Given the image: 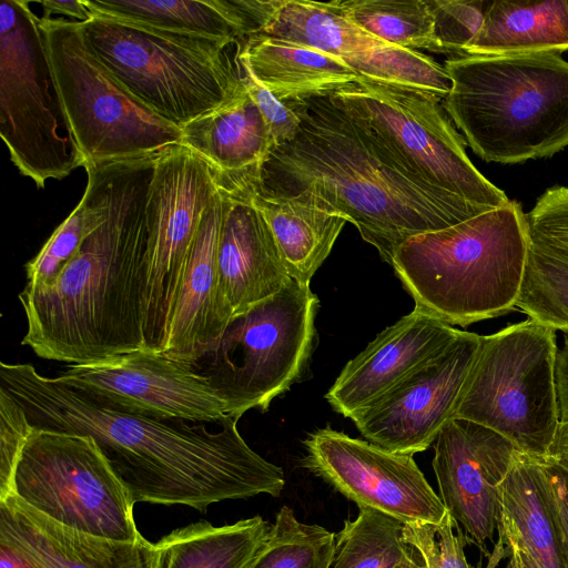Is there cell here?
Wrapping results in <instances>:
<instances>
[{
    "instance_id": "1",
    "label": "cell",
    "mask_w": 568,
    "mask_h": 568,
    "mask_svg": "<svg viewBox=\"0 0 568 568\" xmlns=\"http://www.w3.org/2000/svg\"><path fill=\"white\" fill-rule=\"evenodd\" d=\"M0 388L34 428L93 437L134 504L205 511L227 499L277 497L284 488L282 468L241 436L239 415L187 424L122 413L40 374L30 363L1 362Z\"/></svg>"
},
{
    "instance_id": "2",
    "label": "cell",
    "mask_w": 568,
    "mask_h": 568,
    "mask_svg": "<svg viewBox=\"0 0 568 568\" xmlns=\"http://www.w3.org/2000/svg\"><path fill=\"white\" fill-rule=\"evenodd\" d=\"M285 103L301 124L272 150L255 193L313 200L353 223L388 264L408 239L491 210L406 172L332 94Z\"/></svg>"
},
{
    "instance_id": "3",
    "label": "cell",
    "mask_w": 568,
    "mask_h": 568,
    "mask_svg": "<svg viewBox=\"0 0 568 568\" xmlns=\"http://www.w3.org/2000/svg\"><path fill=\"white\" fill-rule=\"evenodd\" d=\"M161 151L104 164L105 221L51 285L19 294L27 320L21 345L37 356L80 364L144 351L146 204Z\"/></svg>"
},
{
    "instance_id": "4",
    "label": "cell",
    "mask_w": 568,
    "mask_h": 568,
    "mask_svg": "<svg viewBox=\"0 0 568 568\" xmlns=\"http://www.w3.org/2000/svg\"><path fill=\"white\" fill-rule=\"evenodd\" d=\"M528 248L526 213L510 200L408 239L396 250L392 266L416 308L466 327L516 308Z\"/></svg>"
},
{
    "instance_id": "5",
    "label": "cell",
    "mask_w": 568,
    "mask_h": 568,
    "mask_svg": "<svg viewBox=\"0 0 568 568\" xmlns=\"http://www.w3.org/2000/svg\"><path fill=\"white\" fill-rule=\"evenodd\" d=\"M443 108L486 162L516 164L568 146V61L559 53L445 61Z\"/></svg>"
},
{
    "instance_id": "6",
    "label": "cell",
    "mask_w": 568,
    "mask_h": 568,
    "mask_svg": "<svg viewBox=\"0 0 568 568\" xmlns=\"http://www.w3.org/2000/svg\"><path fill=\"white\" fill-rule=\"evenodd\" d=\"M87 45L138 100L182 129L245 93L244 39L170 32L92 16L80 22Z\"/></svg>"
},
{
    "instance_id": "7",
    "label": "cell",
    "mask_w": 568,
    "mask_h": 568,
    "mask_svg": "<svg viewBox=\"0 0 568 568\" xmlns=\"http://www.w3.org/2000/svg\"><path fill=\"white\" fill-rule=\"evenodd\" d=\"M556 329L532 318L481 335L454 418L507 438L546 459L560 425Z\"/></svg>"
},
{
    "instance_id": "8",
    "label": "cell",
    "mask_w": 568,
    "mask_h": 568,
    "mask_svg": "<svg viewBox=\"0 0 568 568\" xmlns=\"http://www.w3.org/2000/svg\"><path fill=\"white\" fill-rule=\"evenodd\" d=\"M0 4V134L19 172L42 189L84 165L57 85L40 18Z\"/></svg>"
},
{
    "instance_id": "9",
    "label": "cell",
    "mask_w": 568,
    "mask_h": 568,
    "mask_svg": "<svg viewBox=\"0 0 568 568\" xmlns=\"http://www.w3.org/2000/svg\"><path fill=\"white\" fill-rule=\"evenodd\" d=\"M40 28L83 168L181 143V129L131 94L91 51L79 21L40 19Z\"/></svg>"
},
{
    "instance_id": "10",
    "label": "cell",
    "mask_w": 568,
    "mask_h": 568,
    "mask_svg": "<svg viewBox=\"0 0 568 568\" xmlns=\"http://www.w3.org/2000/svg\"><path fill=\"white\" fill-rule=\"evenodd\" d=\"M317 296L292 280L281 292L234 317L199 363L226 404V414L265 412L297 381L310 359Z\"/></svg>"
},
{
    "instance_id": "11",
    "label": "cell",
    "mask_w": 568,
    "mask_h": 568,
    "mask_svg": "<svg viewBox=\"0 0 568 568\" xmlns=\"http://www.w3.org/2000/svg\"><path fill=\"white\" fill-rule=\"evenodd\" d=\"M332 97L412 175L477 205L495 209L510 201L471 163L440 98L363 79Z\"/></svg>"
},
{
    "instance_id": "12",
    "label": "cell",
    "mask_w": 568,
    "mask_h": 568,
    "mask_svg": "<svg viewBox=\"0 0 568 568\" xmlns=\"http://www.w3.org/2000/svg\"><path fill=\"white\" fill-rule=\"evenodd\" d=\"M10 495L79 531L125 541L143 537L128 489L89 435L32 426Z\"/></svg>"
},
{
    "instance_id": "13",
    "label": "cell",
    "mask_w": 568,
    "mask_h": 568,
    "mask_svg": "<svg viewBox=\"0 0 568 568\" xmlns=\"http://www.w3.org/2000/svg\"><path fill=\"white\" fill-rule=\"evenodd\" d=\"M217 192L214 171L187 146L175 143L160 152L146 204L144 351H164L187 257Z\"/></svg>"
},
{
    "instance_id": "14",
    "label": "cell",
    "mask_w": 568,
    "mask_h": 568,
    "mask_svg": "<svg viewBox=\"0 0 568 568\" xmlns=\"http://www.w3.org/2000/svg\"><path fill=\"white\" fill-rule=\"evenodd\" d=\"M261 7L256 34L321 50L365 81L416 89L442 100L450 90L444 65L368 33L339 11L336 0H262Z\"/></svg>"
},
{
    "instance_id": "15",
    "label": "cell",
    "mask_w": 568,
    "mask_h": 568,
    "mask_svg": "<svg viewBox=\"0 0 568 568\" xmlns=\"http://www.w3.org/2000/svg\"><path fill=\"white\" fill-rule=\"evenodd\" d=\"M64 368L53 376L57 382L122 413L196 423L226 415L224 399L204 374L163 353L141 349Z\"/></svg>"
},
{
    "instance_id": "16",
    "label": "cell",
    "mask_w": 568,
    "mask_h": 568,
    "mask_svg": "<svg viewBox=\"0 0 568 568\" xmlns=\"http://www.w3.org/2000/svg\"><path fill=\"white\" fill-rule=\"evenodd\" d=\"M481 335L460 331L383 395L355 414L363 437L395 454L414 455L435 443L454 418Z\"/></svg>"
},
{
    "instance_id": "17",
    "label": "cell",
    "mask_w": 568,
    "mask_h": 568,
    "mask_svg": "<svg viewBox=\"0 0 568 568\" xmlns=\"http://www.w3.org/2000/svg\"><path fill=\"white\" fill-rule=\"evenodd\" d=\"M304 445V466L359 508L405 525L439 524L447 514L412 455L385 450L329 426L311 433Z\"/></svg>"
},
{
    "instance_id": "18",
    "label": "cell",
    "mask_w": 568,
    "mask_h": 568,
    "mask_svg": "<svg viewBox=\"0 0 568 568\" xmlns=\"http://www.w3.org/2000/svg\"><path fill=\"white\" fill-rule=\"evenodd\" d=\"M434 452L439 498L468 542L486 557L501 517L500 486L519 450L485 426L453 418L438 434Z\"/></svg>"
},
{
    "instance_id": "19",
    "label": "cell",
    "mask_w": 568,
    "mask_h": 568,
    "mask_svg": "<svg viewBox=\"0 0 568 568\" xmlns=\"http://www.w3.org/2000/svg\"><path fill=\"white\" fill-rule=\"evenodd\" d=\"M459 332L414 307L344 366L326 393V400L336 413L352 418Z\"/></svg>"
},
{
    "instance_id": "20",
    "label": "cell",
    "mask_w": 568,
    "mask_h": 568,
    "mask_svg": "<svg viewBox=\"0 0 568 568\" xmlns=\"http://www.w3.org/2000/svg\"><path fill=\"white\" fill-rule=\"evenodd\" d=\"M0 540L38 568H159V550L144 537L114 540L67 527L13 495L0 500Z\"/></svg>"
},
{
    "instance_id": "21",
    "label": "cell",
    "mask_w": 568,
    "mask_h": 568,
    "mask_svg": "<svg viewBox=\"0 0 568 568\" xmlns=\"http://www.w3.org/2000/svg\"><path fill=\"white\" fill-rule=\"evenodd\" d=\"M224 197L219 189L206 209L187 257L163 354L195 367L232 321L219 286L217 250Z\"/></svg>"
},
{
    "instance_id": "22",
    "label": "cell",
    "mask_w": 568,
    "mask_h": 568,
    "mask_svg": "<svg viewBox=\"0 0 568 568\" xmlns=\"http://www.w3.org/2000/svg\"><path fill=\"white\" fill-rule=\"evenodd\" d=\"M221 192L224 215L217 250L219 286L233 320L281 292L292 278L252 195Z\"/></svg>"
},
{
    "instance_id": "23",
    "label": "cell",
    "mask_w": 568,
    "mask_h": 568,
    "mask_svg": "<svg viewBox=\"0 0 568 568\" xmlns=\"http://www.w3.org/2000/svg\"><path fill=\"white\" fill-rule=\"evenodd\" d=\"M181 143L214 171L219 189L254 194L275 143L255 102L245 93L182 129Z\"/></svg>"
},
{
    "instance_id": "24",
    "label": "cell",
    "mask_w": 568,
    "mask_h": 568,
    "mask_svg": "<svg viewBox=\"0 0 568 568\" xmlns=\"http://www.w3.org/2000/svg\"><path fill=\"white\" fill-rule=\"evenodd\" d=\"M240 55L282 102L332 94L362 80L336 57L263 34L245 38Z\"/></svg>"
},
{
    "instance_id": "25",
    "label": "cell",
    "mask_w": 568,
    "mask_h": 568,
    "mask_svg": "<svg viewBox=\"0 0 568 568\" xmlns=\"http://www.w3.org/2000/svg\"><path fill=\"white\" fill-rule=\"evenodd\" d=\"M568 50V0L490 1L464 55H526Z\"/></svg>"
},
{
    "instance_id": "26",
    "label": "cell",
    "mask_w": 568,
    "mask_h": 568,
    "mask_svg": "<svg viewBox=\"0 0 568 568\" xmlns=\"http://www.w3.org/2000/svg\"><path fill=\"white\" fill-rule=\"evenodd\" d=\"M252 202L267 222L290 277L310 284L331 253L346 219L302 195L254 193Z\"/></svg>"
},
{
    "instance_id": "27",
    "label": "cell",
    "mask_w": 568,
    "mask_h": 568,
    "mask_svg": "<svg viewBox=\"0 0 568 568\" xmlns=\"http://www.w3.org/2000/svg\"><path fill=\"white\" fill-rule=\"evenodd\" d=\"M270 529L261 516L223 526L199 520L179 527L155 542L159 568H246Z\"/></svg>"
},
{
    "instance_id": "28",
    "label": "cell",
    "mask_w": 568,
    "mask_h": 568,
    "mask_svg": "<svg viewBox=\"0 0 568 568\" xmlns=\"http://www.w3.org/2000/svg\"><path fill=\"white\" fill-rule=\"evenodd\" d=\"M92 16L214 39H244L215 0H82Z\"/></svg>"
},
{
    "instance_id": "29",
    "label": "cell",
    "mask_w": 568,
    "mask_h": 568,
    "mask_svg": "<svg viewBox=\"0 0 568 568\" xmlns=\"http://www.w3.org/2000/svg\"><path fill=\"white\" fill-rule=\"evenodd\" d=\"M87 186L70 215L53 231L39 253L26 264L28 287L51 285L78 253L83 242L106 219L108 192L105 165L85 166Z\"/></svg>"
},
{
    "instance_id": "30",
    "label": "cell",
    "mask_w": 568,
    "mask_h": 568,
    "mask_svg": "<svg viewBox=\"0 0 568 568\" xmlns=\"http://www.w3.org/2000/svg\"><path fill=\"white\" fill-rule=\"evenodd\" d=\"M516 308L568 332V246L529 231V248Z\"/></svg>"
},
{
    "instance_id": "31",
    "label": "cell",
    "mask_w": 568,
    "mask_h": 568,
    "mask_svg": "<svg viewBox=\"0 0 568 568\" xmlns=\"http://www.w3.org/2000/svg\"><path fill=\"white\" fill-rule=\"evenodd\" d=\"M355 24L390 44L445 54L428 0H336Z\"/></svg>"
},
{
    "instance_id": "32",
    "label": "cell",
    "mask_w": 568,
    "mask_h": 568,
    "mask_svg": "<svg viewBox=\"0 0 568 568\" xmlns=\"http://www.w3.org/2000/svg\"><path fill=\"white\" fill-rule=\"evenodd\" d=\"M405 524L372 508H359L335 535L331 568H392L416 555L404 540Z\"/></svg>"
},
{
    "instance_id": "33",
    "label": "cell",
    "mask_w": 568,
    "mask_h": 568,
    "mask_svg": "<svg viewBox=\"0 0 568 568\" xmlns=\"http://www.w3.org/2000/svg\"><path fill=\"white\" fill-rule=\"evenodd\" d=\"M334 549V532L300 521L283 506L246 568H331Z\"/></svg>"
},
{
    "instance_id": "34",
    "label": "cell",
    "mask_w": 568,
    "mask_h": 568,
    "mask_svg": "<svg viewBox=\"0 0 568 568\" xmlns=\"http://www.w3.org/2000/svg\"><path fill=\"white\" fill-rule=\"evenodd\" d=\"M447 513L439 524L415 523L405 525L404 540L415 548L425 568H483L475 567L465 554L468 544L462 528Z\"/></svg>"
},
{
    "instance_id": "35",
    "label": "cell",
    "mask_w": 568,
    "mask_h": 568,
    "mask_svg": "<svg viewBox=\"0 0 568 568\" xmlns=\"http://www.w3.org/2000/svg\"><path fill=\"white\" fill-rule=\"evenodd\" d=\"M436 36L445 54L464 55V49L480 29L490 1L428 0Z\"/></svg>"
},
{
    "instance_id": "36",
    "label": "cell",
    "mask_w": 568,
    "mask_h": 568,
    "mask_svg": "<svg viewBox=\"0 0 568 568\" xmlns=\"http://www.w3.org/2000/svg\"><path fill=\"white\" fill-rule=\"evenodd\" d=\"M31 430L23 408L0 388V500L11 494L16 467Z\"/></svg>"
},
{
    "instance_id": "37",
    "label": "cell",
    "mask_w": 568,
    "mask_h": 568,
    "mask_svg": "<svg viewBox=\"0 0 568 568\" xmlns=\"http://www.w3.org/2000/svg\"><path fill=\"white\" fill-rule=\"evenodd\" d=\"M534 476L539 497L568 558V470L548 458L534 457Z\"/></svg>"
},
{
    "instance_id": "38",
    "label": "cell",
    "mask_w": 568,
    "mask_h": 568,
    "mask_svg": "<svg viewBox=\"0 0 568 568\" xmlns=\"http://www.w3.org/2000/svg\"><path fill=\"white\" fill-rule=\"evenodd\" d=\"M239 59L242 67L244 88L263 114L275 146L291 141L300 128V116L288 104L280 101L257 80L241 55Z\"/></svg>"
},
{
    "instance_id": "39",
    "label": "cell",
    "mask_w": 568,
    "mask_h": 568,
    "mask_svg": "<svg viewBox=\"0 0 568 568\" xmlns=\"http://www.w3.org/2000/svg\"><path fill=\"white\" fill-rule=\"evenodd\" d=\"M526 219L530 232L568 246V187L546 190Z\"/></svg>"
},
{
    "instance_id": "40",
    "label": "cell",
    "mask_w": 568,
    "mask_h": 568,
    "mask_svg": "<svg viewBox=\"0 0 568 568\" xmlns=\"http://www.w3.org/2000/svg\"><path fill=\"white\" fill-rule=\"evenodd\" d=\"M39 3L43 9L41 20H49L52 14L67 16L79 22H84L92 18L91 11L83 4L82 0H44Z\"/></svg>"
},
{
    "instance_id": "41",
    "label": "cell",
    "mask_w": 568,
    "mask_h": 568,
    "mask_svg": "<svg viewBox=\"0 0 568 568\" xmlns=\"http://www.w3.org/2000/svg\"><path fill=\"white\" fill-rule=\"evenodd\" d=\"M486 558L485 568H519L509 546L500 536L497 537V541L494 542V547Z\"/></svg>"
},
{
    "instance_id": "42",
    "label": "cell",
    "mask_w": 568,
    "mask_h": 568,
    "mask_svg": "<svg viewBox=\"0 0 568 568\" xmlns=\"http://www.w3.org/2000/svg\"><path fill=\"white\" fill-rule=\"evenodd\" d=\"M547 458L568 470V422L560 423Z\"/></svg>"
},
{
    "instance_id": "43",
    "label": "cell",
    "mask_w": 568,
    "mask_h": 568,
    "mask_svg": "<svg viewBox=\"0 0 568 568\" xmlns=\"http://www.w3.org/2000/svg\"><path fill=\"white\" fill-rule=\"evenodd\" d=\"M0 568H38L17 548L0 540Z\"/></svg>"
},
{
    "instance_id": "44",
    "label": "cell",
    "mask_w": 568,
    "mask_h": 568,
    "mask_svg": "<svg viewBox=\"0 0 568 568\" xmlns=\"http://www.w3.org/2000/svg\"><path fill=\"white\" fill-rule=\"evenodd\" d=\"M417 551V550H416ZM419 558L418 552L416 555L392 568H425L422 560H417Z\"/></svg>"
}]
</instances>
